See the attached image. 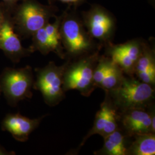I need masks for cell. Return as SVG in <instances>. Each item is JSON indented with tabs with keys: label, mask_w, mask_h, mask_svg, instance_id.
<instances>
[{
	"label": "cell",
	"mask_w": 155,
	"mask_h": 155,
	"mask_svg": "<svg viewBox=\"0 0 155 155\" xmlns=\"http://www.w3.org/2000/svg\"><path fill=\"white\" fill-rule=\"evenodd\" d=\"M61 15L60 34L65 55L78 59L102 47L90 36L77 9L68 6Z\"/></svg>",
	"instance_id": "obj_1"
},
{
	"label": "cell",
	"mask_w": 155,
	"mask_h": 155,
	"mask_svg": "<svg viewBox=\"0 0 155 155\" xmlns=\"http://www.w3.org/2000/svg\"><path fill=\"white\" fill-rule=\"evenodd\" d=\"M58 11L55 5H44L37 0H21L10 12L16 32L20 38H28L55 18Z\"/></svg>",
	"instance_id": "obj_2"
},
{
	"label": "cell",
	"mask_w": 155,
	"mask_h": 155,
	"mask_svg": "<svg viewBox=\"0 0 155 155\" xmlns=\"http://www.w3.org/2000/svg\"><path fill=\"white\" fill-rule=\"evenodd\" d=\"M107 93L111 97V103L121 111L134 108H145L154 98L153 86L133 77H124L116 89Z\"/></svg>",
	"instance_id": "obj_3"
},
{
	"label": "cell",
	"mask_w": 155,
	"mask_h": 155,
	"mask_svg": "<svg viewBox=\"0 0 155 155\" xmlns=\"http://www.w3.org/2000/svg\"><path fill=\"white\" fill-rule=\"evenodd\" d=\"M102 47L87 55L78 58L77 61L67 63L63 75L64 91L77 90L82 95L89 97L96 87L94 83V68L100 58Z\"/></svg>",
	"instance_id": "obj_4"
},
{
	"label": "cell",
	"mask_w": 155,
	"mask_h": 155,
	"mask_svg": "<svg viewBox=\"0 0 155 155\" xmlns=\"http://www.w3.org/2000/svg\"><path fill=\"white\" fill-rule=\"evenodd\" d=\"M35 82L32 67H6L0 75V86L9 105L16 107L22 100L31 98Z\"/></svg>",
	"instance_id": "obj_5"
},
{
	"label": "cell",
	"mask_w": 155,
	"mask_h": 155,
	"mask_svg": "<svg viewBox=\"0 0 155 155\" xmlns=\"http://www.w3.org/2000/svg\"><path fill=\"white\" fill-rule=\"evenodd\" d=\"M66 65L58 66L50 61L44 67L36 69L33 89L40 91L45 104L50 106L57 105L64 98L63 84Z\"/></svg>",
	"instance_id": "obj_6"
},
{
	"label": "cell",
	"mask_w": 155,
	"mask_h": 155,
	"mask_svg": "<svg viewBox=\"0 0 155 155\" xmlns=\"http://www.w3.org/2000/svg\"><path fill=\"white\" fill-rule=\"evenodd\" d=\"M81 19L90 36L100 44L111 41L116 29V19L110 12L100 4H92L81 12Z\"/></svg>",
	"instance_id": "obj_7"
},
{
	"label": "cell",
	"mask_w": 155,
	"mask_h": 155,
	"mask_svg": "<svg viewBox=\"0 0 155 155\" xmlns=\"http://www.w3.org/2000/svg\"><path fill=\"white\" fill-rule=\"evenodd\" d=\"M144 43L140 39H133L118 45H114L110 41L104 45L107 56L120 67L124 74L133 77Z\"/></svg>",
	"instance_id": "obj_8"
},
{
	"label": "cell",
	"mask_w": 155,
	"mask_h": 155,
	"mask_svg": "<svg viewBox=\"0 0 155 155\" xmlns=\"http://www.w3.org/2000/svg\"><path fill=\"white\" fill-rule=\"evenodd\" d=\"M20 38L15 31L9 11L0 31V50L13 63H18L33 53L30 48L22 46Z\"/></svg>",
	"instance_id": "obj_9"
},
{
	"label": "cell",
	"mask_w": 155,
	"mask_h": 155,
	"mask_svg": "<svg viewBox=\"0 0 155 155\" xmlns=\"http://www.w3.org/2000/svg\"><path fill=\"white\" fill-rule=\"evenodd\" d=\"M45 117L31 119L22 116L20 113H9L2 120L1 128L2 130L11 133L17 141L25 142L31 133L39 127Z\"/></svg>",
	"instance_id": "obj_10"
},
{
	"label": "cell",
	"mask_w": 155,
	"mask_h": 155,
	"mask_svg": "<svg viewBox=\"0 0 155 155\" xmlns=\"http://www.w3.org/2000/svg\"><path fill=\"white\" fill-rule=\"evenodd\" d=\"M118 117L116 109L109 100L108 97H106L96 114L93 127L83 138L81 146L93 135L100 134L105 137L115 131L118 127Z\"/></svg>",
	"instance_id": "obj_11"
},
{
	"label": "cell",
	"mask_w": 155,
	"mask_h": 155,
	"mask_svg": "<svg viewBox=\"0 0 155 155\" xmlns=\"http://www.w3.org/2000/svg\"><path fill=\"white\" fill-rule=\"evenodd\" d=\"M153 113L148 112L145 108H134L122 111L121 121L127 136L131 137L152 133L151 122Z\"/></svg>",
	"instance_id": "obj_12"
},
{
	"label": "cell",
	"mask_w": 155,
	"mask_h": 155,
	"mask_svg": "<svg viewBox=\"0 0 155 155\" xmlns=\"http://www.w3.org/2000/svg\"><path fill=\"white\" fill-rule=\"evenodd\" d=\"M134 74L140 81L152 86H155V48L147 43H144L141 53L135 67Z\"/></svg>",
	"instance_id": "obj_13"
},
{
	"label": "cell",
	"mask_w": 155,
	"mask_h": 155,
	"mask_svg": "<svg viewBox=\"0 0 155 155\" xmlns=\"http://www.w3.org/2000/svg\"><path fill=\"white\" fill-rule=\"evenodd\" d=\"M104 144L101 150L94 154L102 155H127L128 146L125 136L118 130L106 136Z\"/></svg>",
	"instance_id": "obj_14"
},
{
	"label": "cell",
	"mask_w": 155,
	"mask_h": 155,
	"mask_svg": "<svg viewBox=\"0 0 155 155\" xmlns=\"http://www.w3.org/2000/svg\"><path fill=\"white\" fill-rule=\"evenodd\" d=\"M133 137L134 140L128 147L127 155H155V133H144Z\"/></svg>",
	"instance_id": "obj_15"
},
{
	"label": "cell",
	"mask_w": 155,
	"mask_h": 155,
	"mask_svg": "<svg viewBox=\"0 0 155 155\" xmlns=\"http://www.w3.org/2000/svg\"><path fill=\"white\" fill-rule=\"evenodd\" d=\"M124 74V72L121 68L111 60L105 77L99 87L105 90L106 92L116 89L125 77Z\"/></svg>",
	"instance_id": "obj_16"
},
{
	"label": "cell",
	"mask_w": 155,
	"mask_h": 155,
	"mask_svg": "<svg viewBox=\"0 0 155 155\" xmlns=\"http://www.w3.org/2000/svg\"><path fill=\"white\" fill-rule=\"evenodd\" d=\"M61 15L56 16L55 21L52 23H47L44 28L47 36L54 45L56 54L61 59H64L65 55L64 51L62 46L60 34V25L61 22Z\"/></svg>",
	"instance_id": "obj_17"
},
{
	"label": "cell",
	"mask_w": 155,
	"mask_h": 155,
	"mask_svg": "<svg viewBox=\"0 0 155 155\" xmlns=\"http://www.w3.org/2000/svg\"><path fill=\"white\" fill-rule=\"evenodd\" d=\"M32 43L29 47L34 52L36 51L46 55L51 52H55L54 45L47 36L44 27L40 28L32 36Z\"/></svg>",
	"instance_id": "obj_18"
},
{
	"label": "cell",
	"mask_w": 155,
	"mask_h": 155,
	"mask_svg": "<svg viewBox=\"0 0 155 155\" xmlns=\"http://www.w3.org/2000/svg\"><path fill=\"white\" fill-rule=\"evenodd\" d=\"M87 0H48V4L54 5L56 2H61L66 4L68 6H71L73 8L77 9L80 6L86 3Z\"/></svg>",
	"instance_id": "obj_19"
},
{
	"label": "cell",
	"mask_w": 155,
	"mask_h": 155,
	"mask_svg": "<svg viewBox=\"0 0 155 155\" xmlns=\"http://www.w3.org/2000/svg\"><path fill=\"white\" fill-rule=\"evenodd\" d=\"M21 0H0V4L7 9L11 11L12 9Z\"/></svg>",
	"instance_id": "obj_20"
},
{
	"label": "cell",
	"mask_w": 155,
	"mask_h": 155,
	"mask_svg": "<svg viewBox=\"0 0 155 155\" xmlns=\"http://www.w3.org/2000/svg\"><path fill=\"white\" fill-rule=\"evenodd\" d=\"M9 10L7 9L3 5L0 4V31L2 27V25L5 20L6 15Z\"/></svg>",
	"instance_id": "obj_21"
},
{
	"label": "cell",
	"mask_w": 155,
	"mask_h": 155,
	"mask_svg": "<svg viewBox=\"0 0 155 155\" xmlns=\"http://www.w3.org/2000/svg\"><path fill=\"white\" fill-rule=\"evenodd\" d=\"M15 154L14 151H8L0 145V155H13Z\"/></svg>",
	"instance_id": "obj_22"
},
{
	"label": "cell",
	"mask_w": 155,
	"mask_h": 155,
	"mask_svg": "<svg viewBox=\"0 0 155 155\" xmlns=\"http://www.w3.org/2000/svg\"><path fill=\"white\" fill-rule=\"evenodd\" d=\"M2 94V92H1V86H0V96H1V95Z\"/></svg>",
	"instance_id": "obj_23"
},
{
	"label": "cell",
	"mask_w": 155,
	"mask_h": 155,
	"mask_svg": "<svg viewBox=\"0 0 155 155\" xmlns=\"http://www.w3.org/2000/svg\"><path fill=\"white\" fill-rule=\"evenodd\" d=\"M150 1H154V0H150Z\"/></svg>",
	"instance_id": "obj_24"
}]
</instances>
